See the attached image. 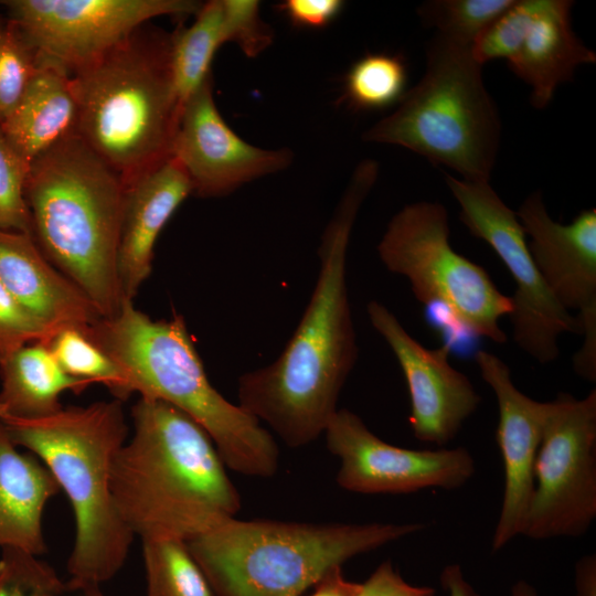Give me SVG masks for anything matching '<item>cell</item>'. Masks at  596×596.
<instances>
[{"instance_id":"44dd1931","label":"cell","mask_w":596,"mask_h":596,"mask_svg":"<svg viewBox=\"0 0 596 596\" xmlns=\"http://www.w3.org/2000/svg\"><path fill=\"white\" fill-rule=\"evenodd\" d=\"M77 104L71 74L39 56L35 73L11 113L0 123L2 132L28 167L65 138L76 134Z\"/></svg>"},{"instance_id":"7a4b0ae2","label":"cell","mask_w":596,"mask_h":596,"mask_svg":"<svg viewBox=\"0 0 596 596\" xmlns=\"http://www.w3.org/2000/svg\"><path fill=\"white\" fill-rule=\"evenodd\" d=\"M132 434L115 457L116 510L141 540L190 541L234 519L241 497L209 434L163 401L139 396Z\"/></svg>"},{"instance_id":"5b68a950","label":"cell","mask_w":596,"mask_h":596,"mask_svg":"<svg viewBox=\"0 0 596 596\" xmlns=\"http://www.w3.org/2000/svg\"><path fill=\"white\" fill-rule=\"evenodd\" d=\"M124 195L117 174L76 134L36 158L25 183L33 240L103 318L125 299L117 269Z\"/></svg>"},{"instance_id":"e0dca14e","label":"cell","mask_w":596,"mask_h":596,"mask_svg":"<svg viewBox=\"0 0 596 596\" xmlns=\"http://www.w3.org/2000/svg\"><path fill=\"white\" fill-rule=\"evenodd\" d=\"M475 361L499 408L496 440L503 465V494L491 543L496 552L522 534L550 402H539L522 393L514 385L509 366L496 354L478 350Z\"/></svg>"},{"instance_id":"6da1fadb","label":"cell","mask_w":596,"mask_h":596,"mask_svg":"<svg viewBox=\"0 0 596 596\" xmlns=\"http://www.w3.org/2000/svg\"><path fill=\"white\" fill-rule=\"evenodd\" d=\"M377 174L374 160L356 166L323 232L318 277L296 330L273 363L237 381L238 405L291 448L323 434L358 358L347 252L353 223Z\"/></svg>"},{"instance_id":"7402d4cb","label":"cell","mask_w":596,"mask_h":596,"mask_svg":"<svg viewBox=\"0 0 596 596\" xmlns=\"http://www.w3.org/2000/svg\"><path fill=\"white\" fill-rule=\"evenodd\" d=\"M60 492L47 467L32 453H21L0 421V549L44 554V509Z\"/></svg>"},{"instance_id":"ffe728a7","label":"cell","mask_w":596,"mask_h":596,"mask_svg":"<svg viewBox=\"0 0 596 596\" xmlns=\"http://www.w3.org/2000/svg\"><path fill=\"white\" fill-rule=\"evenodd\" d=\"M191 193V180L173 156L125 188L117 254L119 284L125 298L134 300L151 274L157 238Z\"/></svg>"},{"instance_id":"277c9868","label":"cell","mask_w":596,"mask_h":596,"mask_svg":"<svg viewBox=\"0 0 596 596\" xmlns=\"http://www.w3.org/2000/svg\"><path fill=\"white\" fill-rule=\"evenodd\" d=\"M11 439L51 471L73 510L75 535L67 586L81 593L111 579L125 564L134 534L119 517L111 468L128 439L123 402L63 407L39 419L1 421Z\"/></svg>"},{"instance_id":"d6a6232c","label":"cell","mask_w":596,"mask_h":596,"mask_svg":"<svg viewBox=\"0 0 596 596\" xmlns=\"http://www.w3.org/2000/svg\"><path fill=\"white\" fill-rule=\"evenodd\" d=\"M51 331L24 308L0 284V361L19 348L47 342Z\"/></svg>"},{"instance_id":"8d00e7d4","label":"cell","mask_w":596,"mask_h":596,"mask_svg":"<svg viewBox=\"0 0 596 596\" xmlns=\"http://www.w3.org/2000/svg\"><path fill=\"white\" fill-rule=\"evenodd\" d=\"M308 596H358L362 583L351 582L342 573V566L328 572Z\"/></svg>"},{"instance_id":"f35d334b","label":"cell","mask_w":596,"mask_h":596,"mask_svg":"<svg viewBox=\"0 0 596 596\" xmlns=\"http://www.w3.org/2000/svg\"><path fill=\"white\" fill-rule=\"evenodd\" d=\"M82 596H104L100 592V588H92L84 592H81Z\"/></svg>"},{"instance_id":"7c38bea8","label":"cell","mask_w":596,"mask_h":596,"mask_svg":"<svg viewBox=\"0 0 596 596\" xmlns=\"http://www.w3.org/2000/svg\"><path fill=\"white\" fill-rule=\"evenodd\" d=\"M13 23L42 58L70 74L95 62L150 20L195 14L193 0H7Z\"/></svg>"},{"instance_id":"ba28073f","label":"cell","mask_w":596,"mask_h":596,"mask_svg":"<svg viewBox=\"0 0 596 596\" xmlns=\"http://www.w3.org/2000/svg\"><path fill=\"white\" fill-rule=\"evenodd\" d=\"M425 52L421 81L362 139L409 149L453 169L464 180L489 181L500 145L501 120L472 44L435 33Z\"/></svg>"},{"instance_id":"d590c367","label":"cell","mask_w":596,"mask_h":596,"mask_svg":"<svg viewBox=\"0 0 596 596\" xmlns=\"http://www.w3.org/2000/svg\"><path fill=\"white\" fill-rule=\"evenodd\" d=\"M440 583L448 596H478L466 581L458 564L447 565L440 574ZM512 596H538L535 588L525 581L517 582L512 587Z\"/></svg>"},{"instance_id":"e575fe53","label":"cell","mask_w":596,"mask_h":596,"mask_svg":"<svg viewBox=\"0 0 596 596\" xmlns=\"http://www.w3.org/2000/svg\"><path fill=\"white\" fill-rule=\"evenodd\" d=\"M435 589L406 582L391 561L381 563L362 583L358 596H434Z\"/></svg>"},{"instance_id":"836d02e7","label":"cell","mask_w":596,"mask_h":596,"mask_svg":"<svg viewBox=\"0 0 596 596\" xmlns=\"http://www.w3.org/2000/svg\"><path fill=\"white\" fill-rule=\"evenodd\" d=\"M341 0H285L277 8L297 28H323L342 11Z\"/></svg>"},{"instance_id":"cb8c5ba5","label":"cell","mask_w":596,"mask_h":596,"mask_svg":"<svg viewBox=\"0 0 596 596\" xmlns=\"http://www.w3.org/2000/svg\"><path fill=\"white\" fill-rule=\"evenodd\" d=\"M222 0L201 6L189 28L179 26L170 40V71L180 109L212 76L211 64L219 47L226 43Z\"/></svg>"},{"instance_id":"74e56055","label":"cell","mask_w":596,"mask_h":596,"mask_svg":"<svg viewBox=\"0 0 596 596\" xmlns=\"http://www.w3.org/2000/svg\"><path fill=\"white\" fill-rule=\"evenodd\" d=\"M575 585L577 596H596L595 555H586L577 562L575 567Z\"/></svg>"},{"instance_id":"4dcf8cb0","label":"cell","mask_w":596,"mask_h":596,"mask_svg":"<svg viewBox=\"0 0 596 596\" xmlns=\"http://www.w3.org/2000/svg\"><path fill=\"white\" fill-rule=\"evenodd\" d=\"M30 171L0 127V231L32 235L25 183Z\"/></svg>"},{"instance_id":"9a60e30c","label":"cell","mask_w":596,"mask_h":596,"mask_svg":"<svg viewBox=\"0 0 596 596\" xmlns=\"http://www.w3.org/2000/svg\"><path fill=\"white\" fill-rule=\"evenodd\" d=\"M366 311L404 374L415 438L438 447L448 444L481 402L469 377L449 363V344L436 349L424 347L376 300L368 304Z\"/></svg>"},{"instance_id":"ac0fdd59","label":"cell","mask_w":596,"mask_h":596,"mask_svg":"<svg viewBox=\"0 0 596 596\" xmlns=\"http://www.w3.org/2000/svg\"><path fill=\"white\" fill-rule=\"evenodd\" d=\"M570 0L514 1L507 11L510 23L509 68L531 87V104L542 109L557 87L572 81L596 54L576 36Z\"/></svg>"},{"instance_id":"2e32d148","label":"cell","mask_w":596,"mask_h":596,"mask_svg":"<svg viewBox=\"0 0 596 596\" xmlns=\"http://www.w3.org/2000/svg\"><path fill=\"white\" fill-rule=\"evenodd\" d=\"M172 156L202 198L226 195L286 169L292 160L287 148L263 149L232 130L215 105L212 76L183 105Z\"/></svg>"},{"instance_id":"5bb4252c","label":"cell","mask_w":596,"mask_h":596,"mask_svg":"<svg viewBox=\"0 0 596 596\" xmlns=\"http://www.w3.org/2000/svg\"><path fill=\"white\" fill-rule=\"evenodd\" d=\"M517 216L531 241L530 253L554 298L575 309L584 337L574 355L576 373L596 380V209L582 211L570 224L555 222L541 192L531 193Z\"/></svg>"},{"instance_id":"83f0119b","label":"cell","mask_w":596,"mask_h":596,"mask_svg":"<svg viewBox=\"0 0 596 596\" xmlns=\"http://www.w3.org/2000/svg\"><path fill=\"white\" fill-rule=\"evenodd\" d=\"M513 2L514 0H430L418 7L417 14L425 26L436 30L435 33L473 44Z\"/></svg>"},{"instance_id":"4316f807","label":"cell","mask_w":596,"mask_h":596,"mask_svg":"<svg viewBox=\"0 0 596 596\" xmlns=\"http://www.w3.org/2000/svg\"><path fill=\"white\" fill-rule=\"evenodd\" d=\"M46 344L58 365L68 375L93 384H103L114 398L121 402L132 394L119 365L82 330L61 329Z\"/></svg>"},{"instance_id":"8992f818","label":"cell","mask_w":596,"mask_h":596,"mask_svg":"<svg viewBox=\"0 0 596 596\" xmlns=\"http://www.w3.org/2000/svg\"><path fill=\"white\" fill-rule=\"evenodd\" d=\"M171 34L146 24L71 74L76 135L125 188L172 156L181 109L170 71Z\"/></svg>"},{"instance_id":"484cf974","label":"cell","mask_w":596,"mask_h":596,"mask_svg":"<svg viewBox=\"0 0 596 596\" xmlns=\"http://www.w3.org/2000/svg\"><path fill=\"white\" fill-rule=\"evenodd\" d=\"M407 67L396 54L368 53L343 79L341 99L354 110H377L398 103L405 94Z\"/></svg>"},{"instance_id":"ab89813d","label":"cell","mask_w":596,"mask_h":596,"mask_svg":"<svg viewBox=\"0 0 596 596\" xmlns=\"http://www.w3.org/2000/svg\"><path fill=\"white\" fill-rule=\"evenodd\" d=\"M6 22H3L0 18V28Z\"/></svg>"},{"instance_id":"d6986e66","label":"cell","mask_w":596,"mask_h":596,"mask_svg":"<svg viewBox=\"0 0 596 596\" xmlns=\"http://www.w3.org/2000/svg\"><path fill=\"white\" fill-rule=\"evenodd\" d=\"M0 284L52 334L86 332L103 317L88 297L40 251L32 235L0 231Z\"/></svg>"},{"instance_id":"9c48e42d","label":"cell","mask_w":596,"mask_h":596,"mask_svg":"<svg viewBox=\"0 0 596 596\" xmlns=\"http://www.w3.org/2000/svg\"><path fill=\"white\" fill-rule=\"evenodd\" d=\"M449 234L443 204L415 202L391 219L377 254L387 270L408 279L419 302L439 305L473 336L504 343L499 321L512 312L511 297L498 289L483 267L453 248Z\"/></svg>"},{"instance_id":"52a82bcc","label":"cell","mask_w":596,"mask_h":596,"mask_svg":"<svg viewBox=\"0 0 596 596\" xmlns=\"http://www.w3.org/2000/svg\"><path fill=\"white\" fill-rule=\"evenodd\" d=\"M423 529L234 518L187 544L214 596H301L350 558Z\"/></svg>"},{"instance_id":"30bf717a","label":"cell","mask_w":596,"mask_h":596,"mask_svg":"<svg viewBox=\"0 0 596 596\" xmlns=\"http://www.w3.org/2000/svg\"><path fill=\"white\" fill-rule=\"evenodd\" d=\"M522 534L542 541L584 535L596 518V391L550 402L533 467Z\"/></svg>"},{"instance_id":"1f68e13d","label":"cell","mask_w":596,"mask_h":596,"mask_svg":"<svg viewBox=\"0 0 596 596\" xmlns=\"http://www.w3.org/2000/svg\"><path fill=\"white\" fill-rule=\"evenodd\" d=\"M227 42H234L247 57H256L273 42L272 28L259 15L256 0H222Z\"/></svg>"},{"instance_id":"f546056e","label":"cell","mask_w":596,"mask_h":596,"mask_svg":"<svg viewBox=\"0 0 596 596\" xmlns=\"http://www.w3.org/2000/svg\"><path fill=\"white\" fill-rule=\"evenodd\" d=\"M39 64V55L9 20L0 28V123L21 98Z\"/></svg>"},{"instance_id":"4fadbf2b","label":"cell","mask_w":596,"mask_h":596,"mask_svg":"<svg viewBox=\"0 0 596 596\" xmlns=\"http://www.w3.org/2000/svg\"><path fill=\"white\" fill-rule=\"evenodd\" d=\"M328 450L340 461L338 486L361 494H405L428 488L453 490L475 473L465 447L409 449L373 434L362 418L338 408L324 432Z\"/></svg>"},{"instance_id":"3957f363","label":"cell","mask_w":596,"mask_h":596,"mask_svg":"<svg viewBox=\"0 0 596 596\" xmlns=\"http://www.w3.org/2000/svg\"><path fill=\"white\" fill-rule=\"evenodd\" d=\"M84 333L119 365L132 394L169 403L195 421L228 469L255 478L276 473L273 435L211 384L182 316L152 320L125 298L115 316Z\"/></svg>"},{"instance_id":"603a6c76","label":"cell","mask_w":596,"mask_h":596,"mask_svg":"<svg viewBox=\"0 0 596 596\" xmlns=\"http://www.w3.org/2000/svg\"><path fill=\"white\" fill-rule=\"evenodd\" d=\"M0 421L51 416L64 407V392L78 394L93 384L65 373L42 341L28 343L0 361Z\"/></svg>"},{"instance_id":"d4e9b609","label":"cell","mask_w":596,"mask_h":596,"mask_svg":"<svg viewBox=\"0 0 596 596\" xmlns=\"http://www.w3.org/2000/svg\"><path fill=\"white\" fill-rule=\"evenodd\" d=\"M141 541L148 596H214L185 541L172 538Z\"/></svg>"},{"instance_id":"f1b7e54d","label":"cell","mask_w":596,"mask_h":596,"mask_svg":"<svg viewBox=\"0 0 596 596\" xmlns=\"http://www.w3.org/2000/svg\"><path fill=\"white\" fill-rule=\"evenodd\" d=\"M0 596H68L72 593L47 562L15 547H2Z\"/></svg>"},{"instance_id":"8fae6325","label":"cell","mask_w":596,"mask_h":596,"mask_svg":"<svg viewBox=\"0 0 596 596\" xmlns=\"http://www.w3.org/2000/svg\"><path fill=\"white\" fill-rule=\"evenodd\" d=\"M445 181L460 206V221L471 235L496 252L515 283L509 315L514 342L542 364L557 360L560 336L581 334L579 320L561 306L545 284L517 213L489 181H469L451 174H445Z\"/></svg>"}]
</instances>
